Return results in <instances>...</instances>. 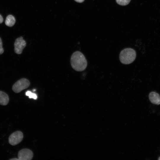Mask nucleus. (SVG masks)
Instances as JSON below:
<instances>
[{"label": "nucleus", "mask_w": 160, "mask_h": 160, "mask_svg": "<svg viewBox=\"0 0 160 160\" xmlns=\"http://www.w3.org/2000/svg\"><path fill=\"white\" fill-rule=\"evenodd\" d=\"M10 160H19V159L18 158H14L10 159Z\"/></svg>", "instance_id": "obj_15"}, {"label": "nucleus", "mask_w": 160, "mask_h": 160, "mask_svg": "<svg viewBox=\"0 0 160 160\" xmlns=\"http://www.w3.org/2000/svg\"><path fill=\"white\" fill-rule=\"evenodd\" d=\"M76 2L79 3H81L84 2V0H74Z\"/></svg>", "instance_id": "obj_14"}, {"label": "nucleus", "mask_w": 160, "mask_h": 160, "mask_svg": "<svg viewBox=\"0 0 160 160\" xmlns=\"http://www.w3.org/2000/svg\"><path fill=\"white\" fill-rule=\"evenodd\" d=\"M4 52V50L2 47V43L1 39L0 37V54H2Z\"/></svg>", "instance_id": "obj_12"}, {"label": "nucleus", "mask_w": 160, "mask_h": 160, "mask_svg": "<svg viewBox=\"0 0 160 160\" xmlns=\"http://www.w3.org/2000/svg\"><path fill=\"white\" fill-rule=\"evenodd\" d=\"M158 160H160V157H159V158H158Z\"/></svg>", "instance_id": "obj_16"}, {"label": "nucleus", "mask_w": 160, "mask_h": 160, "mask_svg": "<svg viewBox=\"0 0 160 160\" xmlns=\"http://www.w3.org/2000/svg\"><path fill=\"white\" fill-rule=\"evenodd\" d=\"M3 21V18L2 16L0 15V24L2 23Z\"/></svg>", "instance_id": "obj_13"}, {"label": "nucleus", "mask_w": 160, "mask_h": 160, "mask_svg": "<svg viewBox=\"0 0 160 160\" xmlns=\"http://www.w3.org/2000/svg\"><path fill=\"white\" fill-rule=\"evenodd\" d=\"M136 57L135 50L131 48L123 49L120 52L119 59L121 62L124 64H129L132 63Z\"/></svg>", "instance_id": "obj_2"}, {"label": "nucleus", "mask_w": 160, "mask_h": 160, "mask_svg": "<svg viewBox=\"0 0 160 160\" xmlns=\"http://www.w3.org/2000/svg\"><path fill=\"white\" fill-rule=\"evenodd\" d=\"M71 63L72 68L78 71L84 70L87 64L85 57L79 51L75 52L73 54L71 58Z\"/></svg>", "instance_id": "obj_1"}, {"label": "nucleus", "mask_w": 160, "mask_h": 160, "mask_svg": "<svg viewBox=\"0 0 160 160\" xmlns=\"http://www.w3.org/2000/svg\"><path fill=\"white\" fill-rule=\"evenodd\" d=\"M130 1L131 0H116L117 3L121 6H126L128 5Z\"/></svg>", "instance_id": "obj_10"}, {"label": "nucleus", "mask_w": 160, "mask_h": 160, "mask_svg": "<svg viewBox=\"0 0 160 160\" xmlns=\"http://www.w3.org/2000/svg\"><path fill=\"white\" fill-rule=\"evenodd\" d=\"M33 153L30 149L25 148L20 150L18 153L19 160H30L33 157Z\"/></svg>", "instance_id": "obj_6"}, {"label": "nucleus", "mask_w": 160, "mask_h": 160, "mask_svg": "<svg viewBox=\"0 0 160 160\" xmlns=\"http://www.w3.org/2000/svg\"><path fill=\"white\" fill-rule=\"evenodd\" d=\"M15 17L12 15H9L6 17L5 24L7 26L12 27L15 24Z\"/></svg>", "instance_id": "obj_9"}, {"label": "nucleus", "mask_w": 160, "mask_h": 160, "mask_svg": "<svg viewBox=\"0 0 160 160\" xmlns=\"http://www.w3.org/2000/svg\"><path fill=\"white\" fill-rule=\"evenodd\" d=\"M149 97L152 103L157 105L160 104V96L158 93L151 92L149 94Z\"/></svg>", "instance_id": "obj_7"}, {"label": "nucleus", "mask_w": 160, "mask_h": 160, "mask_svg": "<svg viewBox=\"0 0 160 160\" xmlns=\"http://www.w3.org/2000/svg\"><path fill=\"white\" fill-rule=\"evenodd\" d=\"M25 95L28 96L30 98H33L36 100L37 98V96L36 94L33 93L29 91H28L26 92Z\"/></svg>", "instance_id": "obj_11"}, {"label": "nucleus", "mask_w": 160, "mask_h": 160, "mask_svg": "<svg viewBox=\"0 0 160 160\" xmlns=\"http://www.w3.org/2000/svg\"><path fill=\"white\" fill-rule=\"evenodd\" d=\"M14 50L15 52L18 54H21L23 49L26 45V42L21 36L17 39L14 43Z\"/></svg>", "instance_id": "obj_5"}, {"label": "nucleus", "mask_w": 160, "mask_h": 160, "mask_svg": "<svg viewBox=\"0 0 160 160\" xmlns=\"http://www.w3.org/2000/svg\"><path fill=\"white\" fill-rule=\"evenodd\" d=\"M23 133L20 131H16L9 136V142L10 144L15 145L20 143L23 138Z\"/></svg>", "instance_id": "obj_4"}, {"label": "nucleus", "mask_w": 160, "mask_h": 160, "mask_svg": "<svg viewBox=\"0 0 160 160\" xmlns=\"http://www.w3.org/2000/svg\"><path fill=\"white\" fill-rule=\"evenodd\" d=\"M30 85L29 81L25 78L22 79L15 83L12 87L13 91L18 93L28 88Z\"/></svg>", "instance_id": "obj_3"}, {"label": "nucleus", "mask_w": 160, "mask_h": 160, "mask_svg": "<svg viewBox=\"0 0 160 160\" xmlns=\"http://www.w3.org/2000/svg\"><path fill=\"white\" fill-rule=\"evenodd\" d=\"M9 101L8 95L5 92L0 91V105H5L8 104Z\"/></svg>", "instance_id": "obj_8"}]
</instances>
